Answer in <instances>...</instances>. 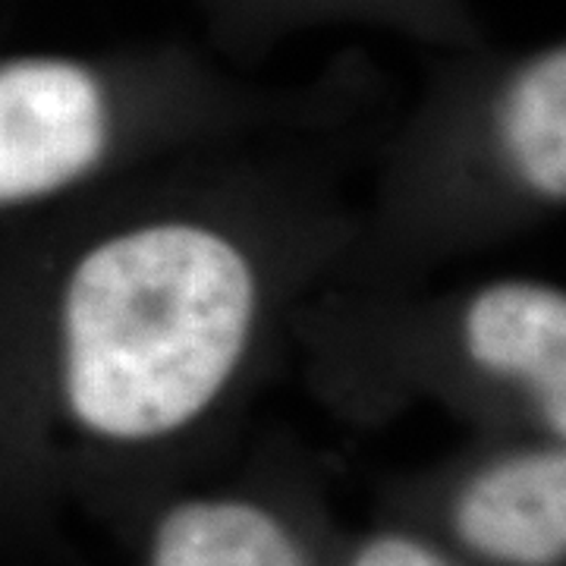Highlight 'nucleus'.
Wrapping results in <instances>:
<instances>
[{"label": "nucleus", "instance_id": "nucleus-1", "mask_svg": "<svg viewBox=\"0 0 566 566\" xmlns=\"http://www.w3.org/2000/svg\"><path fill=\"white\" fill-rule=\"evenodd\" d=\"M308 158L252 142L0 221V485L182 441L281 363L356 233Z\"/></svg>", "mask_w": 566, "mask_h": 566}, {"label": "nucleus", "instance_id": "nucleus-2", "mask_svg": "<svg viewBox=\"0 0 566 566\" xmlns=\"http://www.w3.org/2000/svg\"><path fill=\"white\" fill-rule=\"evenodd\" d=\"M337 114L331 95L245 80L180 41L0 57V221Z\"/></svg>", "mask_w": 566, "mask_h": 566}, {"label": "nucleus", "instance_id": "nucleus-3", "mask_svg": "<svg viewBox=\"0 0 566 566\" xmlns=\"http://www.w3.org/2000/svg\"><path fill=\"white\" fill-rule=\"evenodd\" d=\"M293 353L346 400L465 387L523 409L566 444V286L557 283L494 277L422 303L403 283L331 281L305 308Z\"/></svg>", "mask_w": 566, "mask_h": 566}, {"label": "nucleus", "instance_id": "nucleus-4", "mask_svg": "<svg viewBox=\"0 0 566 566\" xmlns=\"http://www.w3.org/2000/svg\"><path fill=\"white\" fill-rule=\"evenodd\" d=\"M450 528L497 566H564L566 444L513 450L469 472L450 497Z\"/></svg>", "mask_w": 566, "mask_h": 566}, {"label": "nucleus", "instance_id": "nucleus-5", "mask_svg": "<svg viewBox=\"0 0 566 566\" xmlns=\"http://www.w3.org/2000/svg\"><path fill=\"white\" fill-rule=\"evenodd\" d=\"M148 566H312L283 513L237 494L186 497L151 526Z\"/></svg>", "mask_w": 566, "mask_h": 566}, {"label": "nucleus", "instance_id": "nucleus-6", "mask_svg": "<svg viewBox=\"0 0 566 566\" xmlns=\"http://www.w3.org/2000/svg\"><path fill=\"white\" fill-rule=\"evenodd\" d=\"M233 39L262 41L322 25L419 29L434 0H208Z\"/></svg>", "mask_w": 566, "mask_h": 566}, {"label": "nucleus", "instance_id": "nucleus-7", "mask_svg": "<svg viewBox=\"0 0 566 566\" xmlns=\"http://www.w3.org/2000/svg\"><path fill=\"white\" fill-rule=\"evenodd\" d=\"M346 566H453L441 551L424 545L422 538L406 532H381L365 538L353 551Z\"/></svg>", "mask_w": 566, "mask_h": 566}]
</instances>
